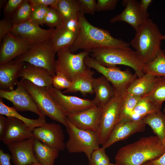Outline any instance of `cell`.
<instances>
[{
  "mask_svg": "<svg viewBox=\"0 0 165 165\" xmlns=\"http://www.w3.org/2000/svg\"><path fill=\"white\" fill-rule=\"evenodd\" d=\"M32 8L30 0H24L12 17L11 19L14 24H18L28 21Z\"/></svg>",
  "mask_w": 165,
  "mask_h": 165,
  "instance_id": "35",
  "label": "cell"
},
{
  "mask_svg": "<svg viewBox=\"0 0 165 165\" xmlns=\"http://www.w3.org/2000/svg\"><path fill=\"white\" fill-rule=\"evenodd\" d=\"M24 0H8L4 6V15L6 18L11 19L13 15Z\"/></svg>",
  "mask_w": 165,
  "mask_h": 165,
  "instance_id": "41",
  "label": "cell"
},
{
  "mask_svg": "<svg viewBox=\"0 0 165 165\" xmlns=\"http://www.w3.org/2000/svg\"><path fill=\"white\" fill-rule=\"evenodd\" d=\"M66 127L69 136L66 143V148L68 152H83L89 162L93 152L100 147L97 132L79 129L68 119Z\"/></svg>",
  "mask_w": 165,
  "mask_h": 165,
  "instance_id": "7",
  "label": "cell"
},
{
  "mask_svg": "<svg viewBox=\"0 0 165 165\" xmlns=\"http://www.w3.org/2000/svg\"><path fill=\"white\" fill-rule=\"evenodd\" d=\"M143 72L155 77L165 76V51L161 50L151 61L144 64Z\"/></svg>",
  "mask_w": 165,
  "mask_h": 165,
  "instance_id": "32",
  "label": "cell"
},
{
  "mask_svg": "<svg viewBox=\"0 0 165 165\" xmlns=\"http://www.w3.org/2000/svg\"><path fill=\"white\" fill-rule=\"evenodd\" d=\"M84 61L88 68L95 69L108 80L113 89L114 97L119 99L123 98L130 85L138 77L127 69L122 71L117 66H105L89 56L86 57Z\"/></svg>",
  "mask_w": 165,
  "mask_h": 165,
  "instance_id": "5",
  "label": "cell"
},
{
  "mask_svg": "<svg viewBox=\"0 0 165 165\" xmlns=\"http://www.w3.org/2000/svg\"><path fill=\"white\" fill-rule=\"evenodd\" d=\"M156 77L145 74L142 77L137 78L130 85L127 93L140 97L147 95L152 89Z\"/></svg>",
  "mask_w": 165,
  "mask_h": 165,
  "instance_id": "29",
  "label": "cell"
},
{
  "mask_svg": "<svg viewBox=\"0 0 165 165\" xmlns=\"http://www.w3.org/2000/svg\"><path fill=\"white\" fill-rule=\"evenodd\" d=\"M63 23L64 21L56 9L49 7L44 19V24L51 28H56L61 26Z\"/></svg>",
  "mask_w": 165,
  "mask_h": 165,
  "instance_id": "37",
  "label": "cell"
},
{
  "mask_svg": "<svg viewBox=\"0 0 165 165\" xmlns=\"http://www.w3.org/2000/svg\"><path fill=\"white\" fill-rule=\"evenodd\" d=\"M28 165H42L41 164L39 163H32L31 164H29Z\"/></svg>",
  "mask_w": 165,
  "mask_h": 165,
  "instance_id": "50",
  "label": "cell"
},
{
  "mask_svg": "<svg viewBox=\"0 0 165 165\" xmlns=\"http://www.w3.org/2000/svg\"><path fill=\"white\" fill-rule=\"evenodd\" d=\"M34 137L32 132L23 122L15 118L7 117L6 128L0 140L5 144L17 142Z\"/></svg>",
  "mask_w": 165,
  "mask_h": 165,
  "instance_id": "20",
  "label": "cell"
},
{
  "mask_svg": "<svg viewBox=\"0 0 165 165\" xmlns=\"http://www.w3.org/2000/svg\"><path fill=\"white\" fill-rule=\"evenodd\" d=\"M78 20L79 28L76 38L69 48L73 53L79 50L89 51L100 48H128L130 43L113 37L107 30L91 24L80 12Z\"/></svg>",
  "mask_w": 165,
  "mask_h": 165,
  "instance_id": "1",
  "label": "cell"
},
{
  "mask_svg": "<svg viewBox=\"0 0 165 165\" xmlns=\"http://www.w3.org/2000/svg\"><path fill=\"white\" fill-rule=\"evenodd\" d=\"M32 6L28 21L38 25H42L49 7L43 6Z\"/></svg>",
  "mask_w": 165,
  "mask_h": 165,
  "instance_id": "36",
  "label": "cell"
},
{
  "mask_svg": "<svg viewBox=\"0 0 165 165\" xmlns=\"http://www.w3.org/2000/svg\"><path fill=\"white\" fill-rule=\"evenodd\" d=\"M32 132L35 138L49 146L59 151L66 148L63 130L59 123L46 122Z\"/></svg>",
  "mask_w": 165,
  "mask_h": 165,
  "instance_id": "12",
  "label": "cell"
},
{
  "mask_svg": "<svg viewBox=\"0 0 165 165\" xmlns=\"http://www.w3.org/2000/svg\"><path fill=\"white\" fill-rule=\"evenodd\" d=\"M25 63L16 60L0 65V90L11 91L16 85L20 72Z\"/></svg>",
  "mask_w": 165,
  "mask_h": 165,
  "instance_id": "22",
  "label": "cell"
},
{
  "mask_svg": "<svg viewBox=\"0 0 165 165\" xmlns=\"http://www.w3.org/2000/svg\"><path fill=\"white\" fill-rule=\"evenodd\" d=\"M163 112L165 113V108L163 109Z\"/></svg>",
  "mask_w": 165,
  "mask_h": 165,
  "instance_id": "53",
  "label": "cell"
},
{
  "mask_svg": "<svg viewBox=\"0 0 165 165\" xmlns=\"http://www.w3.org/2000/svg\"><path fill=\"white\" fill-rule=\"evenodd\" d=\"M165 39V35H163L162 36V39Z\"/></svg>",
  "mask_w": 165,
  "mask_h": 165,
  "instance_id": "51",
  "label": "cell"
},
{
  "mask_svg": "<svg viewBox=\"0 0 165 165\" xmlns=\"http://www.w3.org/2000/svg\"><path fill=\"white\" fill-rule=\"evenodd\" d=\"M162 107V105L156 103L148 96L142 97L133 110L130 120L142 119L148 114L160 111Z\"/></svg>",
  "mask_w": 165,
  "mask_h": 165,
  "instance_id": "27",
  "label": "cell"
},
{
  "mask_svg": "<svg viewBox=\"0 0 165 165\" xmlns=\"http://www.w3.org/2000/svg\"><path fill=\"white\" fill-rule=\"evenodd\" d=\"M125 7L119 14L112 18L111 23L119 21L125 22L130 25L136 31L149 18L148 13H145L141 9L139 2L135 0L123 1Z\"/></svg>",
  "mask_w": 165,
  "mask_h": 165,
  "instance_id": "17",
  "label": "cell"
},
{
  "mask_svg": "<svg viewBox=\"0 0 165 165\" xmlns=\"http://www.w3.org/2000/svg\"><path fill=\"white\" fill-rule=\"evenodd\" d=\"M102 107L94 105L86 110L67 115L68 120L76 127L97 132Z\"/></svg>",
  "mask_w": 165,
  "mask_h": 165,
  "instance_id": "18",
  "label": "cell"
},
{
  "mask_svg": "<svg viewBox=\"0 0 165 165\" xmlns=\"http://www.w3.org/2000/svg\"><path fill=\"white\" fill-rule=\"evenodd\" d=\"M51 83L53 87L61 90L68 88L72 84L71 81L63 74L58 72H56L52 76Z\"/></svg>",
  "mask_w": 165,
  "mask_h": 165,
  "instance_id": "39",
  "label": "cell"
},
{
  "mask_svg": "<svg viewBox=\"0 0 165 165\" xmlns=\"http://www.w3.org/2000/svg\"><path fill=\"white\" fill-rule=\"evenodd\" d=\"M16 86V89L12 90H0V98L10 101L17 111H29L36 114L38 117L45 116L20 81H18Z\"/></svg>",
  "mask_w": 165,
  "mask_h": 165,
  "instance_id": "11",
  "label": "cell"
},
{
  "mask_svg": "<svg viewBox=\"0 0 165 165\" xmlns=\"http://www.w3.org/2000/svg\"><path fill=\"white\" fill-rule=\"evenodd\" d=\"M0 49V65L21 55L28 50L31 44L28 41L11 33L3 38Z\"/></svg>",
  "mask_w": 165,
  "mask_h": 165,
  "instance_id": "16",
  "label": "cell"
},
{
  "mask_svg": "<svg viewBox=\"0 0 165 165\" xmlns=\"http://www.w3.org/2000/svg\"><path fill=\"white\" fill-rule=\"evenodd\" d=\"M141 97L127 93L122 99L120 115L118 123L130 121V117L132 112Z\"/></svg>",
  "mask_w": 165,
  "mask_h": 165,
  "instance_id": "33",
  "label": "cell"
},
{
  "mask_svg": "<svg viewBox=\"0 0 165 165\" xmlns=\"http://www.w3.org/2000/svg\"><path fill=\"white\" fill-rule=\"evenodd\" d=\"M165 152V143L156 136L143 137L120 148L115 157L116 165H141L156 159Z\"/></svg>",
  "mask_w": 165,
  "mask_h": 165,
  "instance_id": "2",
  "label": "cell"
},
{
  "mask_svg": "<svg viewBox=\"0 0 165 165\" xmlns=\"http://www.w3.org/2000/svg\"><path fill=\"white\" fill-rule=\"evenodd\" d=\"M35 155L42 165H53L59 151L35 139L33 144Z\"/></svg>",
  "mask_w": 165,
  "mask_h": 165,
  "instance_id": "26",
  "label": "cell"
},
{
  "mask_svg": "<svg viewBox=\"0 0 165 165\" xmlns=\"http://www.w3.org/2000/svg\"><path fill=\"white\" fill-rule=\"evenodd\" d=\"M46 88L50 95L66 115L86 110L94 105L92 100L66 95L52 86Z\"/></svg>",
  "mask_w": 165,
  "mask_h": 165,
  "instance_id": "15",
  "label": "cell"
},
{
  "mask_svg": "<svg viewBox=\"0 0 165 165\" xmlns=\"http://www.w3.org/2000/svg\"><path fill=\"white\" fill-rule=\"evenodd\" d=\"M142 119L160 139L165 143V113L160 110L148 114Z\"/></svg>",
  "mask_w": 165,
  "mask_h": 165,
  "instance_id": "30",
  "label": "cell"
},
{
  "mask_svg": "<svg viewBox=\"0 0 165 165\" xmlns=\"http://www.w3.org/2000/svg\"><path fill=\"white\" fill-rule=\"evenodd\" d=\"M122 99L114 97L102 107L97 132L100 145L106 142L118 122Z\"/></svg>",
  "mask_w": 165,
  "mask_h": 165,
  "instance_id": "10",
  "label": "cell"
},
{
  "mask_svg": "<svg viewBox=\"0 0 165 165\" xmlns=\"http://www.w3.org/2000/svg\"><path fill=\"white\" fill-rule=\"evenodd\" d=\"M52 76L47 70L27 63H25L19 74V77H21V79L26 80L37 86L46 88L52 86Z\"/></svg>",
  "mask_w": 165,
  "mask_h": 165,
  "instance_id": "23",
  "label": "cell"
},
{
  "mask_svg": "<svg viewBox=\"0 0 165 165\" xmlns=\"http://www.w3.org/2000/svg\"><path fill=\"white\" fill-rule=\"evenodd\" d=\"M147 95L156 103L162 105L165 101V76L156 77L152 89Z\"/></svg>",
  "mask_w": 165,
  "mask_h": 165,
  "instance_id": "34",
  "label": "cell"
},
{
  "mask_svg": "<svg viewBox=\"0 0 165 165\" xmlns=\"http://www.w3.org/2000/svg\"><path fill=\"white\" fill-rule=\"evenodd\" d=\"M93 87L95 97L92 101L94 105L103 107L114 97L112 86L103 75L94 78Z\"/></svg>",
  "mask_w": 165,
  "mask_h": 165,
  "instance_id": "24",
  "label": "cell"
},
{
  "mask_svg": "<svg viewBox=\"0 0 165 165\" xmlns=\"http://www.w3.org/2000/svg\"><path fill=\"white\" fill-rule=\"evenodd\" d=\"M57 58L55 63V73L63 74L71 82L82 74L88 68L85 64V59L90 52L83 50L75 54L69 48L61 49L57 52Z\"/></svg>",
  "mask_w": 165,
  "mask_h": 165,
  "instance_id": "8",
  "label": "cell"
},
{
  "mask_svg": "<svg viewBox=\"0 0 165 165\" xmlns=\"http://www.w3.org/2000/svg\"><path fill=\"white\" fill-rule=\"evenodd\" d=\"M20 81L44 115L67 126L66 114L51 97L46 87L37 86L26 80Z\"/></svg>",
  "mask_w": 165,
  "mask_h": 165,
  "instance_id": "6",
  "label": "cell"
},
{
  "mask_svg": "<svg viewBox=\"0 0 165 165\" xmlns=\"http://www.w3.org/2000/svg\"><path fill=\"white\" fill-rule=\"evenodd\" d=\"M35 139L33 137L6 145L11 154L14 165H28L39 163L33 150Z\"/></svg>",
  "mask_w": 165,
  "mask_h": 165,
  "instance_id": "19",
  "label": "cell"
},
{
  "mask_svg": "<svg viewBox=\"0 0 165 165\" xmlns=\"http://www.w3.org/2000/svg\"><path fill=\"white\" fill-rule=\"evenodd\" d=\"M79 28L78 18L64 22L61 26L56 28L50 41L52 48L56 53L59 50L69 48L74 43Z\"/></svg>",
  "mask_w": 165,
  "mask_h": 165,
  "instance_id": "14",
  "label": "cell"
},
{
  "mask_svg": "<svg viewBox=\"0 0 165 165\" xmlns=\"http://www.w3.org/2000/svg\"><path fill=\"white\" fill-rule=\"evenodd\" d=\"M109 165H116L115 163V164H113V163H110Z\"/></svg>",
  "mask_w": 165,
  "mask_h": 165,
  "instance_id": "52",
  "label": "cell"
},
{
  "mask_svg": "<svg viewBox=\"0 0 165 165\" xmlns=\"http://www.w3.org/2000/svg\"><path fill=\"white\" fill-rule=\"evenodd\" d=\"M163 35L157 25L150 18L136 31L130 44L144 64L152 61L161 50Z\"/></svg>",
  "mask_w": 165,
  "mask_h": 165,
  "instance_id": "3",
  "label": "cell"
},
{
  "mask_svg": "<svg viewBox=\"0 0 165 165\" xmlns=\"http://www.w3.org/2000/svg\"><path fill=\"white\" fill-rule=\"evenodd\" d=\"M11 159V156L9 154L5 152L2 149H0V165H11L10 160Z\"/></svg>",
  "mask_w": 165,
  "mask_h": 165,
  "instance_id": "45",
  "label": "cell"
},
{
  "mask_svg": "<svg viewBox=\"0 0 165 165\" xmlns=\"http://www.w3.org/2000/svg\"><path fill=\"white\" fill-rule=\"evenodd\" d=\"M56 9L64 22L78 18L80 12L77 0H58Z\"/></svg>",
  "mask_w": 165,
  "mask_h": 165,
  "instance_id": "31",
  "label": "cell"
},
{
  "mask_svg": "<svg viewBox=\"0 0 165 165\" xmlns=\"http://www.w3.org/2000/svg\"><path fill=\"white\" fill-rule=\"evenodd\" d=\"M97 1L96 11L98 12L113 9L119 1L118 0H97Z\"/></svg>",
  "mask_w": 165,
  "mask_h": 165,
  "instance_id": "42",
  "label": "cell"
},
{
  "mask_svg": "<svg viewBox=\"0 0 165 165\" xmlns=\"http://www.w3.org/2000/svg\"><path fill=\"white\" fill-rule=\"evenodd\" d=\"M146 126L142 119L119 122L108 140L102 145V147L106 149L114 143L124 140L135 133L143 132L145 130Z\"/></svg>",
  "mask_w": 165,
  "mask_h": 165,
  "instance_id": "21",
  "label": "cell"
},
{
  "mask_svg": "<svg viewBox=\"0 0 165 165\" xmlns=\"http://www.w3.org/2000/svg\"><path fill=\"white\" fill-rule=\"evenodd\" d=\"M14 24L11 19L4 18L0 21V42H2L4 36L10 33Z\"/></svg>",
  "mask_w": 165,
  "mask_h": 165,
  "instance_id": "43",
  "label": "cell"
},
{
  "mask_svg": "<svg viewBox=\"0 0 165 165\" xmlns=\"http://www.w3.org/2000/svg\"><path fill=\"white\" fill-rule=\"evenodd\" d=\"M56 53L52 48L50 40L40 43L31 45L26 52L14 60L44 68L53 76L55 74V57Z\"/></svg>",
  "mask_w": 165,
  "mask_h": 165,
  "instance_id": "9",
  "label": "cell"
},
{
  "mask_svg": "<svg viewBox=\"0 0 165 165\" xmlns=\"http://www.w3.org/2000/svg\"><path fill=\"white\" fill-rule=\"evenodd\" d=\"M55 28L45 29L28 21L14 25L10 32L28 42L31 45L40 43L51 39Z\"/></svg>",
  "mask_w": 165,
  "mask_h": 165,
  "instance_id": "13",
  "label": "cell"
},
{
  "mask_svg": "<svg viewBox=\"0 0 165 165\" xmlns=\"http://www.w3.org/2000/svg\"><path fill=\"white\" fill-rule=\"evenodd\" d=\"M92 57L101 65L107 67L124 65L129 67L134 70L138 78L142 77L144 64L135 51L131 48H100L90 51Z\"/></svg>",
  "mask_w": 165,
  "mask_h": 165,
  "instance_id": "4",
  "label": "cell"
},
{
  "mask_svg": "<svg viewBox=\"0 0 165 165\" xmlns=\"http://www.w3.org/2000/svg\"><path fill=\"white\" fill-rule=\"evenodd\" d=\"M33 6H50L56 9L58 0H30Z\"/></svg>",
  "mask_w": 165,
  "mask_h": 165,
  "instance_id": "44",
  "label": "cell"
},
{
  "mask_svg": "<svg viewBox=\"0 0 165 165\" xmlns=\"http://www.w3.org/2000/svg\"><path fill=\"white\" fill-rule=\"evenodd\" d=\"M152 0H141L140 3L141 8L143 11L145 13H147L148 8L152 2Z\"/></svg>",
  "mask_w": 165,
  "mask_h": 165,
  "instance_id": "47",
  "label": "cell"
},
{
  "mask_svg": "<svg viewBox=\"0 0 165 165\" xmlns=\"http://www.w3.org/2000/svg\"><path fill=\"white\" fill-rule=\"evenodd\" d=\"M0 114L7 117H13L19 119L32 131L35 128L42 126L46 122L45 116L38 117L37 119H32L22 116L13 107L5 105L1 98L0 100Z\"/></svg>",
  "mask_w": 165,
  "mask_h": 165,
  "instance_id": "28",
  "label": "cell"
},
{
  "mask_svg": "<svg viewBox=\"0 0 165 165\" xmlns=\"http://www.w3.org/2000/svg\"><path fill=\"white\" fill-rule=\"evenodd\" d=\"M141 165H152L149 161L144 163Z\"/></svg>",
  "mask_w": 165,
  "mask_h": 165,
  "instance_id": "49",
  "label": "cell"
},
{
  "mask_svg": "<svg viewBox=\"0 0 165 165\" xmlns=\"http://www.w3.org/2000/svg\"><path fill=\"white\" fill-rule=\"evenodd\" d=\"M149 162L152 165H165V152L159 158Z\"/></svg>",
  "mask_w": 165,
  "mask_h": 165,
  "instance_id": "48",
  "label": "cell"
},
{
  "mask_svg": "<svg viewBox=\"0 0 165 165\" xmlns=\"http://www.w3.org/2000/svg\"><path fill=\"white\" fill-rule=\"evenodd\" d=\"M80 12L93 15L96 11L95 0H77Z\"/></svg>",
  "mask_w": 165,
  "mask_h": 165,
  "instance_id": "40",
  "label": "cell"
},
{
  "mask_svg": "<svg viewBox=\"0 0 165 165\" xmlns=\"http://www.w3.org/2000/svg\"><path fill=\"white\" fill-rule=\"evenodd\" d=\"M94 74V72L89 68L72 82L70 87L64 90L63 93L65 94L79 92L84 96L88 94H94L93 86Z\"/></svg>",
  "mask_w": 165,
  "mask_h": 165,
  "instance_id": "25",
  "label": "cell"
},
{
  "mask_svg": "<svg viewBox=\"0 0 165 165\" xmlns=\"http://www.w3.org/2000/svg\"><path fill=\"white\" fill-rule=\"evenodd\" d=\"M7 121V118L3 115H0V137H1L5 130Z\"/></svg>",
  "mask_w": 165,
  "mask_h": 165,
  "instance_id": "46",
  "label": "cell"
},
{
  "mask_svg": "<svg viewBox=\"0 0 165 165\" xmlns=\"http://www.w3.org/2000/svg\"><path fill=\"white\" fill-rule=\"evenodd\" d=\"M105 148L99 147L95 150L92 153L90 165H109L110 160L106 155Z\"/></svg>",
  "mask_w": 165,
  "mask_h": 165,
  "instance_id": "38",
  "label": "cell"
}]
</instances>
